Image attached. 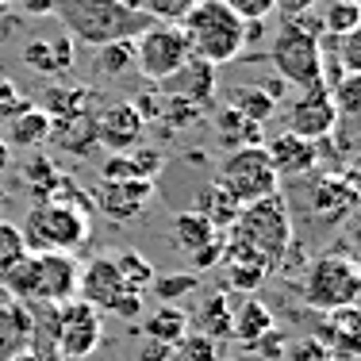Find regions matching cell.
<instances>
[{"instance_id":"cell-46","label":"cell","mask_w":361,"mask_h":361,"mask_svg":"<svg viewBox=\"0 0 361 361\" xmlns=\"http://www.w3.org/2000/svg\"><path fill=\"white\" fill-rule=\"evenodd\" d=\"M131 108L139 111L142 123H158V116H161V89H158V85H150L146 92H139V97L131 100Z\"/></svg>"},{"instance_id":"cell-36","label":"cell","mask_w":361,"mask_h":361,"mask_svg":"<svg viewBox=\"0 0 361 361\" xmlns=\"http://www.w3.org/2000/svg\"><path fill=\"white\" fill-rule=\"evenodd\" d=\"M123 4L146 12L154 23H180V16H185L196 0H123Z\"/></svg>"},{"instance_id":"cell-55","label":"cell","mask_w":361,"mask_h":361,"mask_svg":"<svg viewBox=\"0 0 361 361\" xmlns=\"http://www.w3.org/2000/svg\"><path fill=\"white\" fill-rule=\"evenodd\" d=\"M257 85H262L273 100H281V92H285V81H281V77H269V81H257Z\"/></svg>"},{"instance_id":"cell-26","label":"cell","mask_w":361,"mask_h":361,"mask_svg":"<svg viewBox=\"0 0 361 361\" xmlns=\"http://www.w3.org/2000/svg\"><path fill=\"white\" fill-rule=\"evenodd\" d=\"M216 135L223 139V146H231V150H243V146H262L269 135H265L262 123H250L246 116H238L235 108H223L216 111Z\"/></svg>"},{"instance_id":"cell-44","label":"cell","mask_w":361,"mask_h":361,"mask_svg":"<svg viewBox=\"0 0 361 361\" xmlns=\"http://www.w3.org/2000/svg\"><path fill=\"white\" fill-rule=\"evenodd\" d=\"M243 23H265L273 16V0H223Z\"/></svg>"},{"instance_id":"cell-7","label":"cell","mask_w":361,"mask_h":361,"mask_svg":"<svg viewBox=\"0 0 361 361\" xmlns=\"http://www.w3.org/2000/svg\"><path fill=\"white\" fill-rule=\"evenodd\" d=\"M219 185L231 192V200L238 204V208H250V204L265 200V196L281 192V180L273 173L269 158H265L262 146H243V150H231L227 158H223L219 166Z\"/></svg>"},{"instance_id":"cell-29","label":"cell","mask_w":361,"mask_h":361,"mask_svg":"<svg viewBox=\"0 0 361 361\" xmlns=\"http://www.w3.org/2000/svg\"><path fill=\"white\" fill-rule=\"evenodd\" d=\"M47 139H50V116L39 104H31L23 116L8 119V135H4L8 146H42Z\"/></svg>"},{"instance_id":"cell-40","label":"cell","mask_w":361,"mask_h":361,"mask_svg":"<svg viewBox=\"0 0 361 361\" xmlns=\"http://www.w3.org/2000/svg\"><path fill=\"white\" fill-rule=\"evenodd\" d=\"M23 257H27V246H23L20 227L0 219V273H8L16 262H23Z\"/></svg>"},{"instance_id":"cell-6","label":"cell","mask_w":361,"mask_h":361,"mask_svg":"<svg viewBox=\"0 0 361 361\" xmlns=\"http://www.w3.org/2000/svg\"><path fill=\"white\" fill-rule=\"evenodd\" d=\"M269 62L277 77L285 85H296V89H312V85H323V58H319V39L300 31L296 23L281 20L277 35L269 42Z\"/></svg>"},{"instance_id":"cell-25","label":"cell","mask_w":361,"mask_h":361,"mask_svg":"<svg viewBox=\"0 0 361 361\" xmlns=\"http://www.w3.org/2000/svg\"><path fill=\"white\" fill-rule=\"evenodd\" d=\"M216 235H223V231L212 227L200 212H180V216H173V223H169V238H173V246L185 257L196 254V250H204Z\"/></svg>"},{"instance_id":"cell-37","label":"cell","mask_w":361,"mask_h":361,"mask_svg":"<svg viewBox=\"0 0 361 361\" xmlns=\"http://www.w3.org/2000/svg\"><path fill=\"white\" fill-rule=\"evenodd\" d=\"M331 100H334V108H338V119L342 116L354 119L361 111V73H346V77H342V81L331 89Z\"/></svg>"},{"instance_id":"cell-11","label":"cell","mask_w":361,"mask_h":361,"mask_svg":"<svg viewBox=\"0 0 361 361\" xmlns=\"http://www.w3.org/2000/svg\"><path fill=\"white\" fill-rule=\"evenodd\" d=\"M338 127V108H334L331 92L323 85H312V89H300L296 100L288 104V127L285 131L300 135L307 142H319Z\"/></svg>"},{"instance_id":"cell-15","label":"cell","mask_w":361,"mask_h":361,"mask_svg":"<svg viewBox=\"0 0 361 361\" xmlns=\"http://www.w3.org/2000/svg\"><path fill=\"white\" fill-rule=\"evenodd\" d=\"M35 257V304L77 300V257L73 254H31Z\"/></svg>"},{"instance_id":"cell-3","label":"cell","mask_w":361,"mask_h":361,"mask_svg":"<svg viewBox=\"0 0 361 361\" xmlns=\"http://www.w3.org/2000/svg\"><path fill=\"white\" fill-rule=\"evenodd\" d=\"M188 54L208 66H227L246 50V23L231 12L223 0H196L180 16Z\"/></svg>"},{"instance_id":"cell-20","label":"cell","mask_w":361,"mask_h":361,"mask_svg":"<svg viewBox=\"0 0 361 361\" xmlns=\"http://www.w3.org/2000/svg\"><path fill=\"white\" fill-rule=\"evenodd\" d=\"M35 346V319H31V307L20 300H0V361L23 354V350Z\"/></svg>"},{"instance_id":"cell-32","label":"cell","mask_w":361,"mask_h":361,"mask_svg":"<svg viewBox=\"0 0 361 361\" xmlns=\"http://www.w3.org/2000/svg\"><path fill=\"white\" fill-rule=\"evenodd\" d=\"M111 257H116V269H119V277H123V288L135 292V296H146V288L154 285L150 257H142L139 250H119V254H111Z\"/></svg>"},{"instance_id":"cell-10","label":"cell","mask_w":361,"mask_h":361,"mask_svg":"<svg viewBox=\"0 0 361 361\" xmlns=\"http://www.w3.org/2000/svg\"><path fill=\"white\" fill-rule=\"evenodd\" d=\"M357 200H361V192H357L354 169H331V173L315 177L312 192H307V212H312V219L319 227L334 231L357 212Z\"/></svg>"},{"instance_id":"cell-33","label":"cell","mask_w":361,"mask_h":361,"mask_svg":"<svg viewBox=\"0 0 361 361\" xmlns=\"http://www.w3.org/2000/svg\"><path fill=\"white\" fill-rule=\"evenodd\" d=\"M204 116H208V108L188 104V100H177V97H166V92H161V116H158V123L166 127V131H188V127L204 123Z\"/></svg>"},{"instance_id":"cell-34","label":"cell","mask_w":361,"mask_h":361,"mask_svg":"<svg viewBox=\"0 0 361 361\" xmlns=\"http://www.w3.org/2000/svg\"><path fill=\"white\" fill-rule=\"evenodd\" d=\"M323 31L326 35H354L361 31V4L357 0H331L323 8Z\"/></svg>"},{"instance_id":"cell-12","label":"cell","mask_w":361,"mask_h":361,"mask_svg":"<svg viewBox=\"0 0 361 361\" xmlns=\"http://www.w3.org/2000/svg\"><path fill=\"white\" fill-rule=\"evenodd\" d=\"M92 131H97V146H108L111 154H131L142 142L146 123L131 108V100H108L92 116Z\"/></svg>"},{"instance_id":"cell-48","label":"cell","mask_w":361,"mask_h":361,"mask_svg":"<svg viewBox=\"0 0 361 361\" xmlns=\"http://www.w3.org/2000/svg\"><path fill=\"white\" fill-rule=\"evenodd\" d=\"M188 262H192V273H200V269H212V265H223V235H216L204 250H196V254H188Z\"/></svg>"},{"instance_id":"cell-9","label":"cell","mask_w":361,"mask_h":361,"mask_svg":"<svg viewBox=\"0 0 361 361\" xmlns=\"http://www.w3.org/2000/svg\"><path fill=\"white\" fill-rule=\"evenodd\" d=\"M100 338H104V319L97 307H89L85 300H66L58 304V319H54V354L85 361L89 354H97Z\"/></svg>"},{"instance_id":"cell-57","label":"cell","mask_w":361,"mask_h":361,"mask_svg":"<svg viewBox=\"0 0 361 361\" xmlns=\"http://www.w3.org/2000/svg\"><path fill=\"white\" fill-rule=\"evenodd\" d=\"M8 12H12V0H0V20H4Z\"/></svg>"},{"instance_id":"cell-30","label":"cell","mask_w":361,"mask_h":361,"mask_svg":"<svg viewBox=\"0 0 361 361\" xmlns=\"http://www.w3.org/2000/svg\"><path fill=\"white\" fill-rule=\"evenodd\" d=\"M227 108H235L238 116H246L250 123H262V127L277 116V100H273L262 85H238V89L231 92V104Z\"/></svg>"},{"instance_id":"cell-59","label":"cell","mask_w":361,"mask_h":361,"mask_svg":"<svg viewBox=\"0 0 361 361\" xmlns=\"http://www.w3.org/2000/svg\"><path fill=\"white\" fill-rule=\"evenodd\" d=\"M0 204H4V196H0Z\"/></svg>"},{"instance_id":"cell-56","label":"cell","mask_w":361,"mask_h":361,"mask_svg":"<svg viewBox=\"0 0 361 361\" xmlns=\"http://www.w3.org/2000/svg\"><path fill=\"white\" fill-rule=\"evenodd\" d=\"M8 166H12V146H8L4 139H0V173H4Z\"/></svg>"},{"instance_id":"cell-2","label":"cell","mask_w":361,"mask_h":361,"mask_svg":"<svg viewBox=\"0 0 361 361\" xmlns=\"http://www.w3.org/2000/svg\"><path fill=\"white\" fill-rule=\"evenodd\" d=\"M50 16L62 23L73 42H85V47L97 50L108 42H131L146 27H154L150 16L123 4V0H54Z\"/></svg>"},{"instance_id":"cell-8","label":"cell","mask_w":361,"mask_h":361,"mask_svg":"<svg viewBox=\"0 0 361 361\" xmlns=\"http://www.w3.org/2000/svg\"><path fill=\"white\" fill-rule=\"evenodd\" d=\"M131 50H135V70L146 77V85H166L192 58L180 23H154L139 39H131Z\"/></svg>"},{"instance_id":"cell-58","label":"cell","mask_w":361,"mask_h":361,"mask_svg":"<svg viewBox=\"0 0 361 361\" xmlns=\"http://www.w3.org/2000/svg\"><path fill=\"white\" fill-rule=\"evenodd\" d=\"M0 300H4V292H0Z\"/></svg>"},{"instance_id":"cell-31","label":"cell","mask_w":361,"mask_h":361,"mask_svg":"<svg viewBox=\"0 0 361 361\" xmlns=\"http://www.w3.org/2000/svg\"><path fill=\"white\" fill-rule=\"evenodd\" d=\"M97 104V92L92 89H66V85H54V89L42 92V111L50 119H62V116H73V111H85Z\"/></svg>"},{"instance_id":"cell-23","label":"cell","mask_w":361,"mask_h":361,"mask_svg":"<svg viewBox=\"0 0 361 361\" xmlns=\"http://www.w3.org/2000/svg\"><path fill=\"white\" fill-rule=\"evenodd\" d=\"M188 319L196 323L200 334H208L212 342H223V338H231V326H235V304H231L227 292H208L204 307L196 315H188Z\"/></svg>"},{"instance_id":"cell-47","label":"cell","mask_w":361,"mask_h":361,"mask_svg":"<svg viewBox=\"0 0 361 361\" xmlns=\"http://www.w3.org/2000/svg\"><path fill=\"white\" fill-rule=\"evenodd\" d=\"M131 177H139L131 154H111L104 161V169H100V180H131Z\"/></svg>"},{"instance_id":"cell-53","label":"cell","mask_w":361,"mask_h":361,"mask_svg":"<svg viewBox=\"0 0 361 361\" xmlns=\"http://www.w3.org/2000/svg\"><path fill=\"white\" fill-rule=\"evenodd\" d=\"M20 4L23 16H31V20H47L50 8H54V0H12V8Z\"/></svg>"},{"instance_id":"cell-50","label":"cell","mask_w":361,"mask_h":361,"mask_svg":"<svg viewBox=\"0 0 361 361\" xmlns=\"http://www.w3.org/2000/svg\"><path fill=\"white\" fill-rule=\"evenodd\" d=\"M139 361H177V346H166V342H142Z\"/></svg>"},{"instance_id":"cell-21","label":"cell","mask_w":361,"mask_h":361,"mask_svg":"<svg viewBox=\"0 0 361 361\" xmlns=\"http://www.w3.org/2000/svg\"><path fill=\"white\" fill-rule=\"evenodd\" d=\"M92 116L97 108H85V111H73V116H62V119H50V139L58 150L73 154V158H85V154L97 150V131H92Z\"/></svg>"},{"instance_id":"cell-1","label":"cell","mask_w":361,"mask_h":361,"mask_svg":"<svg viewBox=\"0 0 361 361\" xmlns=\"http://www.w3.org/2000/svg\"><path fill=\"white\" fill-rule=\"evenodd\" d=\"M292 246V208L285 192L238 212L235 227L223 231V262H250L265 273H277Z\"/></svg>"},{"instance_id":"cell-54","label":"cell","mask_w":361,"mask_h":361,"mask_svg":"<svg viewBox=\"0 0 361 361\" xmlns=\"http://www.w3.org/2000/svg\"><path fill=\"white\" fill-rule=\"evenodd\" d=\"M8 361H58V357L54 354H42V350H23V354H16Z\"/></svg>"},{"instance_id":"cell-45","label":"cell","mask_w":361,"mask_h":361,"mask_svg":"<svg viewBox=\"0 0 361 361\" xmlns=\"http://www.w3.org/2000/svg\"><path fill=\"white\" fill-rule=\"evenodd\" d=\"M131 161H135V173L146 177V180H154L161 173V166H166V158H161V150H154V146H135L131 150Z\"/></svg>"},{"instance_id":"cell-41","label":"cell","mask_w":361,"mask_h":361,"mask_svg":"<svg viewBox=\"0 0 361 361\" xmlns=\"http://www.w3.org/2000/svg\"><path fill=\"white\" fill-rule=\"evenodd\" d=\"M265 277H269V273L257 269V265H250V262H227V285L246 292V296H254V292L265 285Z\"/></svg>"},{"instance_id":"cell-43","label":"cell","mask_w":361,"mask_h":361,"mask_svg":"<svg viewBox=\"0 0 361 361\" xmlns=\"http://www.w3.org/2000/svg\"><path fill=\"white\" fill-rule=\"evenodd\" d=\"M285 357H288V361H334V354H331V350H326L319 338H312V334H307V338H296V342H288Z\"/></svg>"},{"instance_id":"cell-19","label":"cell","mask_w":361,"mask_h":361,"mask_svg":"<svg viewBox=\"0 0 361 361\" xmlns=\"http://www.w3.org/2000/svg\"><path fill=\"white\" fill-rule=\"evenodd\" d=\"M166 97H177V100H188V104H200V108H212V97H216V66L200 62V58H188L180 70L169 77L166 85H158Z\"/></svg>"},{"instance_id":"cell-42","label":"cell","mask_w":361,"mask_h":361,"mask_svg":"<svg viewBox=\"0 0 361 361\" xmlns=\"http://www.w3.org/2000/svg\"><path fill=\"white\" fill-rule=\"evenodd\" d=\"M31 108V100L23 97L20 89H16V81L8 73H0V123H8V119L23 116V111Z\"/></svg>"},{"instance_id":"cell-16","label":"cell","mask_w":361,"mask_h":361,"mask_svg":"<svg viewBox=\"0 0 361 361\" xmlns=\"http://www.w3.org/2000/svg\"><path fill=\"white\" fill-rule=\"evenodd\" d=\"M262 150H265V158H269L277 180L281 177L300 180L319 166V142H307V139H300V135H292V131H281V135H273V139H265Z\"/></svg>"},{"instance_id":"cell-51","label":"cell","mask_w":361,"mask_h":361,"mask_svg":"<svg viewBox=\"0 0 361 361\" xmlns=\"http://www.w3.org/2000/svg\"><path fill=\"white\" fill-rule=\"evenodd\" d=\"M111 315H119V319H142V296L127 292V296L119 300L116 307H111Z\"/></svg>"},{"instance_id":"cell-4","label":"cell","mask_w":361,"mask_h":361,"mask_svg":"<svg viewBox=\"0 0 361 361\" xmlns=\"http://www.w3.org/2000/svg\"><path fill=\"white\" fill-rule=\"evenodd\" d=\"M20 235L27 254H77L92 238V216L66 200H42L31 204Z\"/></svg>"},{"instance_id":"cell-5","label":"cell","mask_w":361,"mask_h":361,"mask_svg":"<svg viewBox=\"0 0 361 361\" xmlns=\"http://www.w3.org/2000/svg\"><path fill=\"white\" fill-rule=\"evenodd\" d=\"M300 296L312 312H338V307H357L361 296V269L350 246H331L326 254H319L304 273Z\"/></svg>"},{"instance_id":"cell-38","label":"cell","mask_w":361,"mask_h":361,"mask_svg":"<svg viewBox=\"0 0 361 361\" xmlns=\"http://www.w3.org/2000/svg\"><path fill=\"white\" fill-rule=\"evenodd\" d=\"M154 296L161 300V304H173V300L188 296V292L200 288V277L196 273H173V277H154Z\"/></svg>"},{"instance_id":"cell-17","label":"cell","mask_w":361,"mask_h":361,"mask_svg":"<svg viewBox=\"0 0 361 361\" xmlns=\"http://www.w3.org/2000/svg\"><path fill=\"white\" fill-rule=\"evenodd\" d=\"M20 62L27 66L31 73L39 77H62L73 70L77 62V47L70 35H58V39H27L20 47Z\"/></svg>"},{"instance_id":"cell-14","label":"cell","mask_w":361,"mask_h":361,"mask_svg":"<svg viewBox=\"0 0 361 361\" xmlns=\"http://www.w3.org/2000/svg\"><path fill=\"white\" fill-rule=\"evenodd\" d=\"M123 296H127V288H123V277H119L111 254H97L77 269V300H85L89 307L111 312Z\"/></svg>"},{"instance_id":"cell-24","label":"cell","mask_w":361,"mask_h":361,"mask_svg":"<svg viewBox=\"0 0 361 361\" xmlns=\"http://www.w3.org/2000/svg\"><path fill=\"white\" fill-rule=\"evenodd\" d=\"M273 312H269V304H262L257 296H246L243 304L235 307V326H231V338H238L243 346H254L262 334H269L273 331Z\"/></svg>"},{"instance_id":"cell-18","label":"cell","mask_w":361,"mask_h":361,"mask_svg":"<svg viewBox=\"0 0 361 361\" xmlns=\"http://www.w3.org/2000/svg\"><path fill=\"white\" fill-rule=\"evenodd\" d=\"M312 338H319L323 346L334 354V361H354L361 354V312L357 307L326 312L323 326L312 334Z\"/></svg>"},{"instance_id":"cell-27","label":"cell","mask_w":361,"mask_h":361,"mask_svg":"<svg viewBox=\"0 0 361 361\" xmlns=\"http://www.w3.org/2000/svg\"><path fill=\"white\" fill-rule=\"evenodd\" d=\"M192 212H200V216L208 219L216 231H231L243 208H238V204L231 200V192L219 185V180H212V185H204V188H200V196H196V208H192Z\"/></svg>"},{"instance_id":"cell-22","label":"cell","mask_w":361,"mask_h":361,"mask_svg":"<svg viewBox=\"0 0 361 361\" xmlns=\"http://www.w3.org/2000/svg\"><path fill=\"white\" fill-rule=\"evenodd\" d=\"M142 323V334L146 342H166V346H177L180 338H185L188 331H192V319H188V312H180L177 304H161L154 307Z\"/></svg>"},{"instance_id":"cell-39","label":"cell","mask_w":361,"mask_h":361,"mask_svg":"<svg viewBox=\"0 0 361 361\" xmlns=\"http://www.w3.org/2000/svg\"><path fill=\"white\" fill-rule=\"evenodd\" d=\"M177 361H219V342H212L200 331H188L177 342Z\"/></svg>"},{"instance_id":"cell-49","label":"cell","mask_w":361,"mask_h":361,"mask_svg":"<svg viewBox=\"0 0 361 361\" xmlns=\"http://www.w3.org/2000/svg\"><path fill=\"white\" fill-rule=\"evenodd\" d=\"M250 350H257V354H262V357H269V361H273V357H285V350H288V338L277 331V326H273V331H269V334H262V338H257Z\"/></svg>"},{"instance_id":"cell-35","label":"cell","mask_w":361,"mask_h":361,"mask_svg":"<svg viewBox=\"0 0 361 361\" xmlns=\"http://www.w3.org/2000/svg\"><path fill=\"white\" fill-rule=\"evenodd\" d=\"M135 66V50L131 42H108V47L97 50V73L108 77V81H116V77H123L127 70Z\"/></svg>"},{"instance_id":"cell-13","label":"cell","mask_w":361,"mask_h":361,"mask_svg":"<svg viewBox=\"0 0 361 361\" xmlns=\"http://www.w3.org/2000/svg\"><path fill=\"white\" fill-rule=\"evenodd\" d=\"M100 212L111 219V223H131L139 219L154 200V180L146 177H131V180H100L89 196Z\"/></svg>"},{"instance_id":"cell-28","label":"cell","mask_w":361,"mask_h":361,"mask_svg":"<svg viewBox=\"0 0 361 361\" xmlns=\"http://www.w3.org/2000/svg\"><path fill=\"white\" fill-rule=\"evenodd\" d=\"M62 169L54 166L50 158H31L27 166H23V173H20V185L31 192V200L42 204V200H54V192H58V185H62Z\"/></svg>"},{"instance_id":"cell-52","label":"cell","mask_w":361,"mask_h":361,"mask_svg":"<svg viewBox=\"0 0 361 361\" xmlns=\"http://www.w3.org/2000/svg\"><path fill=\"white\" fill-rule=\"evenodd\" d=\"M315 0H273V12H281V20H292V16L312 12Z\"/></svg>"}]
</instances>
